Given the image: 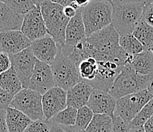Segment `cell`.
Instances as JSON below:
<instances>
[{"mask_svg": "<svg viewBox=\"0 0 153 132\" xmlns=\"http://www.w3.org/2000/svg\"><path fill=\"white\" fill-rule=\"evenodd\" d=\"M143 4H112V25L119 36L130 34L143 20Z\"/></svg>", "mask_w": 153, "mask_h": 132, "instance_id": "8992f818", "label": "cell"}, {"mask_svg": "<svg viewBox=\"0 0 153 132\" xmlns=\"http://www.w3.org/2000/svg\"><path fill=\"white\" fill-rule=\"evenodd\" d=\"M2 52V47H1V45H0V52Z\"/></svg>", "mask_w": 153, "mask_h": 132, "instance_id": "c3c4849f", "label": "cell"}, {"mask_svg": "<svg viewBox=\"0 0 153 132\" xmlns=\"http://www.w3.org/2000/svg\"><path fill=\"white\" fill-rule=\"evenodd\" d=\"M9 57L12 68L16 72L23 88H28L36 62L30 46L15 55H9Z\"/></svg>", "mask_w": 153, "mask_h": 132, "instance_id": "9c48e42d", "label": "cell"}, {"mask_svg": "<svg viewBox=\"0 0 153 132\" xmlns=\"http://www.w3.org/2000/svg\"><path fill=\"white\" fill-rule=\"evenodd\" d=\"M76 12H77V9L72 6H67L63 8L64 15L67 17V18H68L69 19L74 18L76 15Z\"/></svg>", "mask_w": 153, "mask_h": 132, "instance_id": "f35d334b", "label": "cell"}, {"mask_svg": "<svg viewBox=\"0 0 153 132\" xmlns=\"http://www.w3.org/2000/svg\"><path fill=\"white\" fill-rule=\"evenodd\" d=\"M13 96L0 87V109L5 110L12 102Z\"/></svg>", "mask_w": 153, "mask_h": 132, "instance_id": "836d02e7", "label": "cell"}, {"mask_svg": "<svg viewBox=\"0 0 153 132\" xmlns=\"http://www.w3.org/2000/svg\"><path fill=\"white\" fill-rule=\"evenodd\" d=\"M86 39L85 27L82 18L81 9L79 8L76 15L71 18L66 27L65 45L70 47H74Z\"/></svg>", "mask_w": 153, "mask_h": 132, "instance_id": "e0dca14e", "label": "cell"}, {"mask_svg": "<svg viewBox=\"0 0 153 132\" xmlns=\"http://www.w3.org/2000/svg\"><path fill=\"white\" fill-rule=\"evenodd\" d=\"M5 122L8 132H24L32 121L21 111L8 106L5 109Z\"/></svg>", "mask_w": 153, "mask_h": 132, "instance_id": "44dd1931", "label": "cell"}, {"mask_svg": "<svg viewBox=\"0 0 153 132\" xmlns=\"http://www.w3.org/2000/svg\"><path fill=\"white\" fill-rule=\"evenodd\" d=\"M143 20L153 27V2H149L144 5Z\"/></svg>", "mask_w": 153, "mask_h": 132, "instance_id": "d6a6232c", "label": "cell"}, {"mask_svg": "<svg viewBox=\"0 0 153 132\" xmlns=\"http://www.w3.org/2000/svg\"><path fill=\"white\" fill-rule=\"evenodd\" d=\"M105 1H107V2H111V3H112V0H105Z\"/></svg>", "mask_w": 153, "mask_h": 132, "instance_id": "7dc6e473", "label": "cell"}, {"mask_svg": "<svg viewBox=\"0 0 153 132\" xmlns=\"http://www.w3.org/2000/svg\"><path fill=\"white\" fill-rule=\"evenodd\" d=\"M80 81L90 84L95 79L98 71V61L93 57L82 59L77 65Z\"/></svg>", "mask_w": 153, "mask_h": 132, "instance_id": "603a6c76", "label": "cell"}, {"mask_svg": "<svg viewBox=\"0 0 153 132\" xmlns=\"http://www.w3.org/2000/svg\"><path fill=\"white\" fill-rule=\"evenodd\" d=\"M51 125L49 120L32 121L24 132H50Z\"/></svg>", "mask_w": 153, "mask_h": 132, "instance_id": "4dcf8cb0", "label": "cell"}, {"mask_svg": "<svg viewBox=\"0 0 153 132\" xmlns=\"http://www.w3.org/2000/svg\"><path fill=\"white\" fill-rule=\"evenodd\" d=\"M12 67L9 55L3 52H0V74L6 72Z\"/></svg>", "mask_w": 153, "mask_h": 132, "instance_id": "e575fe53", "label": "cell"}, {"mask_svg": "<svg viewBox=\"0 0 153 132\" xmlns=\"http://www.w3.org/2000/svg\"><path fill=\"white\" fill-rule=\"evenodd\" d=\"M93 116H94V113L87 106H83L78 109L77 113H76V124L74 127L78 130L85 131L93 119Z\"/></svg>", "mask_w": 153, "mask_h": 132, "instance_id": "f546056e", "label": "cell"}, {"mask_svg": "<svg viewBox=\"0 0 153 132\" xmlns=\"http://www.w3.org/2000/svg\"><path fill=\"white\" fill-rule=\"evenodd\" d=\"M112 3L105 0H91L80 8L86 37L112 24Z\"/></svg>", "mask_w": 153, "mask_h": 132, "instance_id": "3957f363", "label": "cell"}, {"mask_svg": "<svg viewBox=\"0 0 153 132\" xmlns=\"http://www.w3.org/2000/svg\"><path fill=\"white\" fill-rule=\"evenodd\" d=\"M117 100L108 91L93 89L86 106L94 114H106L113 117L116 108Z\"/></svg>", "mask_w": 153, "mask_h": 132, "instance_id": "2e32d148", "label": "cell"}, {"mask_svg": "<svg viewBox=\"0 0 153 132\" xmlns=\"http://www.w3.org/2000/svg\"><path fill=\"white\" fill-rule=\"evenodd\" d=\"M130 132H146L144 127H138L130 128Z\"/></svg>", "mask_w": 153, "mask_h": 132, "instance_id": "ee69618b", "label": "cell"}, {"mask_svg": "<svg viewBox=\"0 0 153 132\" xmlns=\"http://www.w3.org/2000/svg\"><path fill=\"white\" fill-rule=\"evenodd\" d=\"M132 34L143 46L144 50H150L153 48V27L143 20L138 24Z\"/></svg>", "mask_w": 153, "mask_h": 132, "instance_id": "cb8c5ba5", "label": "cell"}, {"mask_svg": "<svg viewBox=\"0 0 153 132\" xmlns=\"http://www.w3.org/2000/svg\"><path fill=\"white\" fill-rule=\"evenodd\" d=\"M52 75L56 86L65 91L80 82L77 65L69 56L68 47L61 46L60 51L51 65Z\"/></svg>", "mask_w": 153, "mask_h": 132, "instance_id": "277c9868", "label": "cell"}, {"mask_svg": "<svg viewBox=\"0 0 153 132\" xmlns=\"http://www.w3.org/2000/svg\"><path fill=\"white\" fill-rule=\"evenodd\" d=\"M24 16L13 12L8 5L0 2V33L21 31Z\"/></svg>", "mask_w": 153, "mask_h": 132, "instance_id": "ffe728a7", "label": "cell"}, {"mask_svg": "<svg viewBox=\"0 0 153 132\" xmlns=\"http://www.w3.org/2000/svg\"><path fill=\"white\" fill-rule=\"evenodd\" d=\"M39 7L46 25L47 34L52 37L59 46H64L65 43V30L70 21L64 15V8L49 0L44 1Z\"/></svg>", "mask_w": 153, "mask_h": 132, "instance_id": "5b68a950", "label": "cell"}, {"mask_svg": "<svg viewBox=\"0 0 153 132\" xmlns=\"http://www.w3.org/2000/svg\"><path fill=\"white\" fill-rule=\"evenodd\" d=\"M90 1L91 0H74L75 3L78 6V8H82V7L85 6V5L90 3Z\"/></svg>", "mask_w": 153, "mask_h": 132, "instance_id": "b9f144b4", "label": "cell"}, {"mask_svg": "<svg viewBox=\"0 0 153 132\" xmlns=\"http://www.w3.org/2000/svg\"><path fill=\"white\" fill-rule=\"evenodd\" d=\"M62 127H63V126H62ZM63 128L66 132H85V131H82L78 130V129H76L74 126V127H63Z\"/></svg>", "mask_w": 153, "mask_h": 132, "instance_id": "7bdbcfd3", "label": "cell"}, {"mask_svg": "<svg viewBox=\"0 0 153 132\" xmlns=\"http://www.w3.org/2000/svg\"><path fill=\"white\" fill-rule=\"evenodd\" d=\"M113 117L106 114H94L85 132H111Z\"/></svg>", "mask_w": 153, "mask_h": 132, "instance_id": "d4e9b609", "label": "cell"}, {"mask_svg": "<svg viewBox=\"0 0 153 132\" xmlns=\"http://www.w3.org/2000/svg\"><path fill=\"white\" fill-rule=\"evenodd\" d=\"M59 46L49 34L31 42L30 49L37 60L51 65L60 51Z\"/></svg>", "mask_w": 153, "mask_h": 132, "instance_id": "5bb4252c", "label": "cell"}, {"mask_svg": "<svg viewBox=\"0 0 153 132\" xmlns=\"http://www.w3.org/2000/svg\"><path fill=\"white\" fill-rule=\"evenodd\" d=\"M56 86L51 65L36 59L28 88L43 95Z\"/></svg>", "mask_w": 153, "mask_h": 132, "instance_id": "4fadbf2b", "label": "cell"}, {"mask_svg": "<svg viewBox=\"0 0 153 132\" xmlns=\"http://www.w3.org/2000/svg\"><path fill=\"white\" fill-rule=\"evenodd\" d=\"M147 90H148V91L150 93H151L152 96H153V81H152V83L150 84V85L149 86V87H148V89H147Z\"/></svg>", "mask_w": 153, "mask_h": 132, "instance_id": "bcb514c9", "label": "cell"}, {"mask_svg": "<svg viewBox=\"0 0 153 132\" xmlns=\"http://www.w3.org/2000/svg\"><path fill=\"white\" fill-rule=\"evenodd\" d=\"M42 112L46 120H49L67 108V91L56 86L42 95Z\"/></svg>", "mask_w": 153, "mask_h": 132, "instance_id": "7c38bea8", "label": "cell"}, {"mask_svg": "<svg viewBox=\"0 0 153 132\" xmlns=\"http://www.w3.org/2000/svg\"><path fill=\"white\" fill-rule=\"evenodd\" d=\"M149 2H153V0H112V4H127V3H136V4H145Z\"/></svg>", "mask_w": 153, "mask_h": 132, "instance_id": "8d00e7d4", "label": "cell"}, {"mask_svg": "<svg viewBox=\"0 0 153 132\" xmlns=\"http://www.w3.org/2000/svg\"><path fill=\"white\" fill-rule=\"evenodd\" d=\"M33 3H34V5H36V6H40L41 4L42 3V2H44V1H46V0H31Z\"/></svg>", "mask_w": 153, "mask_h": 132, "instance_id": "f6af8a7d", "label": "cell"}, {"mask_svg": "<svg viewBox=\"0 0 153 132\" xmlns=\"http://www.w3.org/2000/svg\"><path fill=\"white\" fill-rule=\"evenodd\" d=\"M143 127L146 132H153V115L145 123Z\"/></svg>", "mask_w": 153, "mask_h": 132, "instance_id": "ab89813d", "label": "cell"}, {"mask_svg": "<svg viewBox=\"0 0 153 132\" xmlns=\"http://www.w3.org/2000/svg\"><path fill=\"white\" fill-rule=\"evenodd\" d=\"M123 67L124 65L111 61H98L97 74L90 85L93 89H100L108 92Z\"/></svg>", "mask_w": 153, "mask_h": 132, "instance_id": "30bf717a", "label": "cell"}, {"mask_svg": "<svg viewBox=\"0 0 153 132\" xmlns=\"http://www.w3.org/2000/svg\"><path fill=\"white\" fill-rule=\"evenodd\" d=\"M15 13L24 15L36 7L31 0H0Z\"/></svg>", "mask_w": 153, "mask_h": 132, "instance_id": "f1b7e54d", "label": "cell"}, {"mask_svg": "<svg viewBox=\"0 0 153 132\" xmlns=\"http://www.w3.org/2000/svg\"><path fill=\"white\" fill-rule=\"evenodd\" d=\"M77 109L67 106L66 109L53 116L49 122L52 124L59 125L63 127H74L76 124Z\"/></svg>", "mask_w": 153, "mask_h": 132, "instance_id": "484cf974", "label": "cell"}, {"mask_svg": "<svg viewBox=\"0 0 153 132\" xmlns=\"http://www.w3.org/2000/svg\"><path fill=\"white\" fill-rule=\"evenodd\" d=\"M119 44L123 50L129 55H137L143 52L144 47L133 34L120 36Z\"/></svg>", "mask_w": 153, "mask_h": 132, "instance_id": "4316f807", "label": "cell"}, {"mask_svg": "<svg viewBox=\"0 0 153 132\" xmlns=\"http://www.w3.org/2000/svg\"><path fill=\"white\" fill-rule=\"evenodd\" d=\"M153 115V98L150 100L144 107L140 110V113L136 116L130 122H129L130 128L138 127H143L145 123Z\"/></svg>", "mask_w": 153, "mask_h": 132, "instance_id": "83f0119b", "label": "cell"}, {"mask_svg": "<svg viewBox=\"0 0 153 132\" xmlns=\"http://www.w3.org/2000/svg\"><path fill=\"white\" fill-rule=\"evenodd\" d=\"M153 81V75H143L137 73L129 65H124L117 75L108 93L117 100L127 95L147 90Z\"/></svg>", "mask_w": 153, "mask_h": 132, "instance_id": "7a4b0ae2", "label": "cell"}, {"mask_svg": "<svg viewBox=\"0 0 153 132\" xmlns=\"http://www.w3.org/2000/svg\"><path fill=\"white\" fill-rule=\"evenodd\" d=\"M130 130L129 123L126 122L120 116L114 115L111 132H130Z\"/></svg>", "mask_w": 153, "mask_h": 132, "instance_id": "1f68e13d", "label": "cell"}, {"mask_svg": "<svg viewBox=\"0 0 153 132\" xmlns=\"http://www.w3.org/2000/svg\"><path fill=\"white\" fill-rule=\"evenodd\" d=\"M50 132H66L65 130L64 129V128L62 126L59 125L52 124L51 125V129Z\"/></svg>", "mask_w": 153, "mask_h": 132, "instance_id": "60d3db41", "label": "cell"}, {"mask_svg": "<svg viewBox=\"0 0 153 132\" xmlns=\"http://www.w3.org/2000/svg\"><path fill=\"white\" fill-rule=\"evenodd\" d=\"M2 51L8 55H15L31 46V41L21 31H9L0 33Z\"/></svg>", "mask_w": 153, "mask_h": 132, "instance_id": "9a60e30c", "label": "cell"}, {"mask_svg": "<svg viewBox=\"0 0 153 132\" xmlns=\"http://www.w3.org/2000/svg\"><path fill=\"white\" fill-rule=\"evenodd\" d=\"M126 65H129L137 73L143 75H153V54L144 50L137 55H130Z\"/></svg>", "mask_w": 153, "mask_h": 132, "instance_id": "d6986e66", "label": "cell"}, {"mask_svg": "<svg viewBox=\"0 0 153 132\" xmlns=\"http://www.w3.org/2000/svg\"><path fill=\"white\" fill-rule=\"evenodd\" d=\"M23 16L24 20L21 31L31 42L47 35V31L41 13L40 7H34Z\"/></svg>", "mask_w": 153, "mask_h": 132, "instance_id": "8fae6325", "label": "cell"}, {"mask_svg": "<svg viewBox=\"0 0 153 132\" xmlns=\"http://www.w3.org/2000/svg\"><path fill=\"white\" fill-rule=\"evenodd\" d=\"M9 106L23 113L31 121L46 120L42 112V95L29 88H23L14 96Z\"/></svg>", "mask_w": 153, "mask_h": 132, "instance_id": "52a82bcc", "label": "cell"}, {"mask_svg": "<svg viewBox=\"0 0 153 132\" xmlns=\"http://www.w3.org/2000/svg\"><path fill=\"white\" fill-rule=\"evenodd\" d=\"M151 51H152V54H153V48H152Z\"/></svg>", "mask_w": 153, "mask_h": 132, "instance_id": "681fc988", "label": "cell"}, {"mask_svg": "<svg viewBox=\"0 0 153 132\" xmlns=\"http://www.w3.org/2000/svg\"><path fill=\"white\" fill-rule=\"evenodd\" d=\"M0 87L12 96L23 89L19 78L12 67L6 72L0 74Z\"/></svg>", "mask_w": 153, "mask_h": 132, "instance_id": "7402d4cb", "label": "cell"}, {"mask_svg": "<svg viewBox=\"0 0 153 132\" xmlns=\"http://www.w3.org/2000/svg\"><path fill=\"white\" fill-rule=\"evenodd\" d=\"M118 33L112 24L94 33L75 47L79 50L82 59L93 57L97 61H111L125 65L130 55L119 44Z\"/></svg>", "mask_w": 153, "mask_h": 132, "instance_id": "6da1fadb", "label": "cell"}, {"mask_svg": "<svg viewBox=\"0 0 153 132\" xmlns=\"http://www.w3.org/2000/svg\"><path fill=\"white\" fill-rule=\"evenodd\" d=\"M50 2H54V3H56L58 5H61L63 8L67 6H72L74 8L78 9V6L76 5L74 0H49Z\"/></svg>", "mask_w": 153, "mask_h": 132, "instance_id": "d590c367", "label": "cell"}, {"mask_svg": "<svg viewBox=\"0 0 153 132\" xmlns=\"http://www.w3.org/2000/svg\"><path fill=\"white\" fill-rule=\"evenodd\" d=\"M93 88L86 82L80 81L67 90V106L78 109L87 105Z\"/></svg>", "mask_w": 153, "mask_h": 132, "instance_id": "ac0fdd59", "label": "cell"}, {"mask_svg": "<svg viewBox=\"0 0 153 132\" xmlns=\"http://www.w3.org/2000/svg\"><path fill=\"white\" fill-rule=\"evenodd\" d=\"M152 98L148 90L124 96L116 102L114 115L120 116L126 122H130Z\"/></svg>", "mask_w": 153, "mask_h": 132, "instance_id": "ba28073f", "label": "cell"}, {"mask_svg": "<svg viewBox=\"0 0 153 132\" xmlns=\"http://www.w3.org/2000/svg\"><path fill=\"white\" fill-rule=\"evenodd\" d=\"M0 132H8L5 122V110L0 109Z\"/></svg>", "mask_w": 153, "mask_h": 132, "instance_id": "74e56055", "label": "cell"}]
</instances>
